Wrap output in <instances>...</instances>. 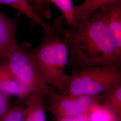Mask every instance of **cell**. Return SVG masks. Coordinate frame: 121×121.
<instances>
[{
  "mask_svg": "<svg viewBox=\"0 0 121 121\" xmlns=\"http://www.w3.org/2000/svg\"><path fill=\"white\" fill-rule=\"evenodd\" d=\"M86 121H121V118L100 102L89 109Z\"/></svg>",
  "mask_w": 121,
  "mask_h": 121,
  "instance_id": "cell-13",
  "label": "cell"
},
{
  "mask_svg": "<svg viewBox=\"0 0 121 121\" xmlns=\"http://www.w3.org/2000/svg\"><path fill=\"white\" fill-rule=\"evenodd\" d=\"M35 11L43 19H49L52 17L50 5L48 0H28Z\"/></svg>",
  "mask_w": 121,
  "mask_h": 121,
  "instance_id": "cell-15",
  "label": "cell"
},
{
  "mask_svg": "<svg viewBox=\"0 0 121 121\" xmlns=\"http://www.w3.org/2000/svg\"><path fill=\"white\" fill-rule=\"evenodd\" d=\"M100 103L121 118V84L112 86L102 93Z\"/></svg>",
  "mask_w": 121,
  "mask_h": 121,
  "instance_id": "cell-12",
  "label": "cell"
},
{
  "mask_svg": "<svg viewBox=\"0 0 121 121\" xmlns=\"http://www.w3.org/2000/svg\"><path fill=\"white\" fill-rule=\"evenodd\" d=\"M0 91L8 97L15 96L24 100L28 93L13 73L5 61L0 62Z\"/></svg>",
  "mask_w": 121,
  "mask_h": 121,
  "instance_id": "cell-8",
  "label": "cell"
},
{
  "mask_svg": "<svg viewBox=\"0 0 121 121\" xmlns=\"http://www.w3.org/2000/svg\"><path fill=\"white\" fill-rule=\"evenodd\" d=\"M17 20L6 16L0 10V62L5 60L17 44L16 30Z\"/></svg>",
  "mask_w": 121,
  "mask_h": 121,
  "instance_id": "cell-6",
  "label": "cell"
},
{
  "mask_svg": "<svg viewBox=\"0 0 121 121\" xmlns=\"http://www.w3.org/2000/svg\"><path fill=\"white\" fill-rule=\"evenodd\" d=\"M16 78L25 87L28 95L39 94L45 96L56 92L43 80L30 50L17 43L4 60Z\"/></svg>",
  "mask_w": 121,
  "mask_h": 121,
  "instance_id": "cell-4",
  "label": "cell"
},
{
  "mask_svg": "<svg viewBox=\"0 0 121 121\" xmlns=\"http://www.w3.org/2000/svg\"><path fill=\"white\" fill-rule=\"evenodd\" d=\"M50 4H54L59 9L65 21V25L68 27L75 23V7L72 0H48Z\"/></svg>",
  "mask_w": 121,
  "mask_h": 121,
  "instance_id": "cell-14",
  "label": "cell"
},
{
  "mask_svg": "<svg viewBox=\"0 0 121 121\" xmlns=\"http://www.w3.org/2000/svg\"><path fill=\"white\" fill-rule=\"evenodd\" d=\"M48 96V109L56 121L86 112L94 105L100 102V95H72L55 92Z\"/></svg>",
  "mask_w": 121,
  "mask_h": 121,
  "instance_id": "cell-5",
  "label": "cell"
},
{
  "mask_svg": "<svg viewBox=\"0 0 121 121\" xmlns=\"http://www.w3.org/2000/svg\"><path fill=\"white\" fill-rule=\"evenodd\" d=\"M44 97L39 94H31L26 97L23 100L25 106L22 121H46Z\"/></svg>",
  "mask_w": 121,
  "mask_h": 121,
  "instance_id": "cell-9",
  "label": "cell"
},
{
  "mask_svg": "<svg viewBox=\"0 0 121 121\" xmlns=\"http://www.w3.org/2000/svg\"><path fill=\"white\" fill-rule=\"evenodd\" d=\"M9 97L0 91V117L6 112L10 107Z\"/></svg>",
  "mask_w": 121,
  "mask_h": 121,
  "instance_id": "cell-17",
  "label": "cell"
},
{
  "mask_svg": "<svg viewBox=\"0 0 121 121\" xmlns=\"http://www.w3.org/2000/svg\"><path fill=\"white\" fill-rule=\"evenodd\" d=\"M68 64L77 69L99 65L121 68L120 54L100 12L98 9L86 19L68 27Z\"/></svg>",
  "mask_w": 121,
  "mask_h": 121,
  "instance_id": "cell-1",
  "label": "cell"
},
{
  "mask_svg": "<svg viewBox=\"0 0 121 121\" xmlns=\"http://www.w3.org/2000/svg\"><path fill=\"white\" fill-rule=\"evenodd\" d=\"M61 16L54 19L49 28L43 29L41 41L30 52L43 80L56 92L65 91L68 74L65 69L69 60L68 28Z\"/></svg>",
  "mask_w": 121,
  "mask_h": 121,
  "instance_id": "cell-2",
  "label": "cell"
},
{
  "mask_svg": "<svg viewBox=\"0 0 121 121\" xmlns=\"http://www.w3.org/2000/svg\"><path fill=\"white\" fill-rule=\"evenodd\" d=\"M98 10L102 15L118 52L121 54V2L104 5Z\"/></svg>",
  "mask_w": 121,
  "mask_h": 121,
  "instance_id": "cell-7",
  "label": "cell"
},
{
  "mask_svg": "<svg viewBox=\"0 0 121 121\" xmlns=\"http://www.w3.org/2000/svg\"><path fill=\"white\" fill-rule=\"evenodd\" d=\"M121 2V0H85L75 7V23L86 19L102 6Z\"/></svg>",
  "mask_w": 121,
  "mask_h": 121,
  "instance_id": "cell-11",
  "label": "cell"
},
{
  "mask_svg": "<svg viewBox=\"0 0 121 121\" xmlns=\"http://www.w3.org/2000/svg\"><path fill=\"white\" fill-rule=\"evenodd\" d=\"M24 107L17 105L10 107L8 110L0 117V121H22Z\"/></svg>",
  "mask_w": 121,
  "mask_h": 121,
  "instance_id": "cell-16",
  "label": "cell"
},
{
  "mask_svg": "<svg viewBox=\"0 0 121 121\" xmlns=\"http://www.w3.org/2000/svg\"><path fill=\"white\" fill-rule=\"evenodd\" d=\"M0 4H4L17 10L30 20L34 26L47 29L50 25L44 21L30 5L28 0H0Z\"/></svg>",
  "mask_w": 121,
  "mask_h": 121,
  "instance_id": "cell-10",
  "label": "cell"
},
{
  "mask_svg": "<svg viewBox=\"0 0 121 121\" xmlns=\"http://www.w3.org/2000/svg\"><path fill=\"white\" fill-rule=\"evenodd\" d=\"M119 84H121L119 67L114 65L84 67L75 69L68 75L63 93L72 95H99Z\"/></svg>",
  "mask_w": 121,
  "mask_h": 121,
  "instance_id": "cell-3",
  "label": "cell"
}]
</instances>
